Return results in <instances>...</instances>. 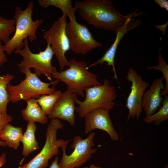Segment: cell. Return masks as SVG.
I'll use <instances>...</instances> for the list:
<instances>
[{"mask_svg":"<svg viewBox=\"0 0 168 168\" xmlns=\"http://www.w3.org/2000/svg\"><path fill=\"white\" fill-rule=\"evenodd\" d=\"M76 95L68 89L62 92L48 117L51 119H57L66 120L73 126L76 120Z\"/></svg>","mask_w":168,"mask_h":168,"instance_id":"obj_14","label":"cell"},{"mask_svg":"<svg viewBox=\"0 0 168 168\" xmlns=\"http://www.w3.org/2000/svg\"><path fill=\"white\" fill-rule=\"evenodd\" d=\"M36 128L35 123L28 122L26 130L21 140L23 144L22 154L24 157L39 148L38 143L35 136Z\"/></svg>","mask_w":168,"mask_h":168,"instance_id":"obj_18","label":"cell"},{"mask_svg":"<svg viewBox=\"0 0 168 168\" xmlns=\"http://www.w3.org/2000/svg\"><path fill=\"white\" fill-rule=\"evenodd\" d=\"M13 120L12 116L10 115L0 114V135L1 131L6 124L11 122Z\"/></svg>","mask_w":168,"mask_h":168,"instance_id":"obj_25","label":"cell"},{"mask_svg":"<svg viewBox=\"0 0 168 168\" xmlns=\"http://www.w3.org/2000/svg\"><path fill=\"white\" fill-rule=\"evenodd\" d=\"M15 29V21L13 18H7L0 16V40L4 44L9 40Z\"/></svg>","mask_w":168,"mask_h":168,"instance_id":"obj_23","label":"cell"},{"mask_svg":"<svg viewBox=\"0 0 168 168\" xmlns=\"http://www.w3.org/2000/svg\"><path fill=\"white\" fill-rule=\"evenodd\" d=\"M14 52L22 57V61L17 64L20 72L26 69L33 68V72L38 76L44 75L48 80L51 82L52 81V76L57 71L56 68L51 64L54 54L49 44H47L44 50L40 51L37 54L33 53L30 50L28 39L26 38L24 40L23 48Z\"/></svg>","mask_w":168,"mask_h":168,"instance_id":"obj_6","label":"cell"},{"mask_svg":"<svg viewBox=\"0 0 168 168\" xmlns=\"http://www.w3.org/2000/svg\"><path fill=\"white\" fill-rule=\"evenodd\" d=\"M161 49L159 50L158 57V64L156 66H150L147 67L148 69H154L155 70L160 71L163 73V77L166 81L164 89L161 93V96L167 95L168 94V66L165 62L161 53Z\"/></svg>","mask_w":168,"mask_h":168,"instance_id":"obj_24","label":"cell"},{"mask_svg":"<svg viewBox=\"0 0 168 168\" xmlns=\"http://www.w3.org/2000/svg\"><path fill=\"white\" fill-rule=\"evenodd\" d=\"M14 77L9 74L0 76V114H7V105L10 101L7 87Z\"/></svg>","mask_w":168,"mask_h":168,"instance_id":"obj_20","label":"cell"},{"mask_svg":"<svg viewBox=\"0 0 168 168\" xmlns=\"http://www.w3.org/2000/svg\"><path fill=\"white\" fill-rule=\"evenodd\" d=\"M25 75V79L18 84L7 86L10 101L16 103L22 100L26 101L31 98L37 99L43 95H49L55 90V86L60 81L56 79L49 83L42 81L30 69L24 70L21 72Z\"/></svg>","mask_w":168,"mask_h":168,"instance_id":"obj_4","label":"cell"},{"mask_svg":"<svg viewBox=\"0 0 168 168\" xmlns=\"http://www.w3.org/2000/svg\"><path fill=\"white\" fill-rule=\"evenodd\" d=\"M58 157H55L54 160L51 163L49 168H61L58 163Z\"/></svg>","mask_w":168,"mask_h":168,"instance_id":"obj_28","label":"cell"},{"mask_svg":"<svg viewBox=\"0 0 168 168\" xmlns=\"http://www.w3.org/2000/svg\"><path fill=\"white\" fill-rule=\"evenodd\" d=\"M84 100L81 101L77 98L76 103L78 105L76 111L81 118L84 117L90 111L97 108L108 109L110 110L114 106V101L117 96L115 87L110 81L105 79L103 83L86 88Z\"/></svg>","mask_w":168,"mask_h":168,"instance_id":"obj_5","label":"cell"},{"mask_svg":"<svg viewBox=\"0 0 168 168\" xmlns=\"http://www.w3.org/2000/svg\"><path fill=\"white\" fill-rule=\"evenodd\" d=\"M126 79L131 83V91L127 99L126 106L128 110L127 122L130 118H136L138 120L142 111L143 94L150 84L143 80L142 77L131 68L128 69Z\"/></svg>","mask_w":168,"mask_h":168,"instance_id":"obj_11","label":"cell"},{"mask_svg":"<svg viewBox=\"0 0 168 168\" xmlns=\"http://www.w3.org/2000/svg\"><path fill=\"white\" fill-rule=\"evenodd\" d=\"M38 2L44 8L53 6L60 9L63 13L69 17L70 20L76 19L75 12L76 9L73 7L72 0H39Z\"/></svg>","mask_w":168,"mask_h":168,"instance_id":"obj_19","label":"cell"},{"mask_svg":"<svg viewBox=\"0 0 168 168\" xmlns=\"http://www.w3.org/2000/svg\"><path fill=\"white\" fill-rule=\"evenodd\" d=\"M95 133L91 132L87 137L83 139L81 136L74 137L71 147L74 149L70 154L66 153L67 146L60 149L63 151V156L58 165L61 168H78L86 162L95 153L96 148L94 146V139Z\"/></svg>","mask_w":168,"mask_h":168,"instance_id":"obj_9","label":"cell"},{"mask_svg":"<svg viewBox=\"0 0 168 168\" xmlns=\"http://www.w3.org/2000/svg\"><path fill=\"white\" fill-rule=\"evenodd\" d=\"M26 106L21 111L24 119L28 122H38L42 124H46L48 118L39 105L35 98H31L26 101Z\"/></svg>","mask_w":168,"mask_h":168,"instance_id":"obj_16","label":"cell"},{"mask_svg":"<svg viewBox=\"0 0 168 168\" xmlns=\"http://www.w3.org/2000/svg\"><path fill=\"white\" fill-rule=\"evenodd\" d=\"M34 3L30 1L26 8L22 10L19 7L15 9L13 19L15 29L13 36L4 45L5 52L11 54L15 51L19 50L24 46V40L29 38L30 42L36 40L37 29L43 21L42 19H32Z\"/></svg>","mask_w":168,"mask_h":168,"instance_id":"obj_2","label":"cell"},{"mask_svg":"<svg viewBox=\"0 0 168 168\" xmlns=\"http://www.w3.org/2000/svg\"><path fill=\"white\" fill-rule=\"evenodd\" d=\"M136 9L129 13V16L122 26L115 33L116 38L113 44L106 51L104 55L97 61L91 64L92 67L98 65H102L106 62L109 66L112 67L114 74H116L114 65V59L117 48L119 43L123 38L124 35L130 30L138 27L142 23L140 18L136 19L138 16L144 15L142 12H137Z\"/></svg>","mask_w":168,"mask_h":168,"instance_id":"obj_12","label":"cell"},{"mask_svg":"<svg viewBox=\"0 0 168 168\" xmlns=\"http://www.w3.org/2000/svg\"><path fill=\"white\" fill-rule=\"evenodd\" d=\"M69 68L56 72L52 77L64 82L69 89L76 95L84 97L85 90L87 88L101 84L97 75L88 70L87 63L71 58L69 61Z\"/></svg>","mask_w":168,"mask_h":168,"instance_id":"obj_3","label":"cell"},{"mask_svg":"<svg viewBox=\"0 0 168 168\" xmlns=\"http://www.w3.org/2000/svg\"><path fill=\"white\" fill-rule=\"evenodd\" d=\"M164 78L154 80L149 89L144 93L142 99V107L145 111L146 117L155 113L161 105L163 98L161 96V90L165 87Z\"/></svg>","mask_w":168,"mask_h":168,"instance_id":"obj_15","label":"cell"},{"mask_svg":"<svg viewBox=\"0 0 168 168\" xmlns=\"http://www.w3.org/2000/svg\"><path fill=\"white\" fill-rule=\"evenodd\" d=\"M109 111L108 109L97 108L87 113L84 117L85 133L95 129H100L107 132L112 140H118V135L110 118Z\"/></svg>","mask_w":168,"mask_h":168,"instance_id":"obj_13","label":"cell"},{"mask_svg":"<svg viewBox=\"0 0 168 168\" xmlns=\"http://www.w3.org/2000/svg\"><path fill=\"white\" fill-rule=\"evenodd\" d=\"M154 1L159 5L161 8L165 9L168 11V1L166 0H154Z\"/></svg>","mask_w":168,"mask_h":168,"instance_id":"obj_27","label":"cell"},{"mask_svg":"<svg viewBox=\"0 0 168 168\" xmlns=\"http://www.w3.org/2000/svg\"><path fill=\"white\" fill-rule=\"evenodd\" d=\"M0 146L6 147V145L5 142L3 141L0 139Z\"/></svg>","mask_w":168,"mask_h":168,"instance_id":"obj_30","label":"cell"},{"mask_svg":"<svg viewBox=\"0 0 168 168\" xmlns=\"http://www.w3.org/2000/svg\"><path fill=\"white\" fill-rule=\"evenodd\" d=\"M67 15L63 13L48 30L44 31V38L47 44H50L57 60L60 68L63 70L68 67L69 62L65 57V53L70 49L69 42L66 31Z\"/></svg>","mask_w":168,"mask_h":168,"instance_id":"obj_8","label":"cell"},{"mask_svg":"<svg viewBox=\"0 0 168 168\" xmlns=\"http://www.w3.org/2000/svg\"><path fill=\"white\" fill-rule=\"evenodd\" d=\"M85 168H101L100 166H98L94 165L93 164L91 165L89 167H85Z\"/></svg>","mask_w":168,"mask_h":168,"instance_id":"obj_31","label":"cell"},{"mask_svg":"<svg viewBox=\"0 0 168 168\" xmlns=\"http://www.w3.org/2000/svg\"><path fill=\"white\" fill-rule=\"evenodd\" d=\"M62 93L60 90H55L50 94L42 95L36 99L39 105L46 115H48L52 111Z\"/></svg>","mask_w":168,"mask_h":168,"instance_id":"obj_21","label":"cell"},{"mask_svg":"<svg viewBox=\"0 0 168 168\" xmlns=\"http://www.w3.org/2000/svg\"><path fill=\"white\" fill-rule=\"evenodd\" d=\"M6 160V154L3 152L0 156V168L5 164Z\"/></svg>","mask_w":168,"mask_h":168,"instance_id":"obj_29","label":"cell"},{"mask_svg":"<svg viewBox=\"0 0 168 168\" xmlns=\"http://www.w3.org/2000/svg\"><path fill=\"white\" fill-rule=\"evenodd\" d=\"M63 124L57 119H51L48 125L44 144L40 152L30 161L18 168H45L49 161L53 156H57L59 148L67 146L68 141L62 139H57L58 130L62 128Z\"/></svg>","mask_w":168,"mask_h":168,"instance_id":"obj_7","label":"cell"},{"mask_svg":"<svg viewBox=\"0 0 168 168\" xmlns=\"http://www.w3.org/2000/svg\"><path fill=\"white\" fill-rule=\"evenodd\" d=\"M164 99L162 102V105L158 111L152 115L146 117L143 119V122L147 123H153L159 125L163 121L168 119V96L165 95Z\"/></svg>","mask_w":168,"mask_h":168,"instance_id":"obj_22","label":"cell"},{"mask_svg":"<svg viewBox=\"0 0 168 168\" xmlns=\"http://www.w3.org/2000/svg\"><path fill=\"white\" fill-rule=\"evenodd\" d=\"M66 31L70 49L75 53L84 55L102 45L93 38L88 28L78 23L76 19L67 23Z\"/></svg>","mask_w":168,"mask_h":168,"instance_id":"obj_10","label":"cell"},{"mask_svg":"<svg viewBox=\"0 0 168 168\" xmlns=\"http://www.w3.org/2000/svg\"><path fill=\"white\" fill-rule=\"evenodd\" d=\"M81 18L96 28L115 33L129 17L122 15L110 0H85L76 1L74 7Z\"/></svg>","mask_w":168,"mask_h":168,"instance_id":"obj_1","label":"cell"},{"mask_svg":"<svg viewBox=\"0 0 168 168\" xmlns=\"http://www.w3.org/2000/svg\"><path fill=\"white\" fill-rule=\"evenodd\" d=\"M22 128L15 127L9 123L6 124L0 135V139L4 142L6 146L17 149L23 136Z\"/></svg>","mask_w":168,"mask_h":168,"instance_id":"obj_17","label":"cell"},{"mask_svg":"<svg viewBox=\"0 0 168 168\" xmlns=\"http://www.w3.org/2000/svg\"><path fill=\"white\" fill-rule=\"evenodd\" d=\"M2 42L0 40V68L7 61V58L5 53Z\"/></svg>","mask_w":168,"mask_h":168,"instance_id":"obj_26","label":"cell"},{"mask_svg":"<svg viewBox=\"0 0 168 168\" xmlns=\"http://www.w3.org/2000/svg\"><path fill=\"white\" fill-rule=\"evenodd\" d=\"M164 168H168V165L166 166H165Z\"/></svg>","mask_w":168,"mask_h":168,"instance_id":"obj_32","label":"cell"}]
</instances>
